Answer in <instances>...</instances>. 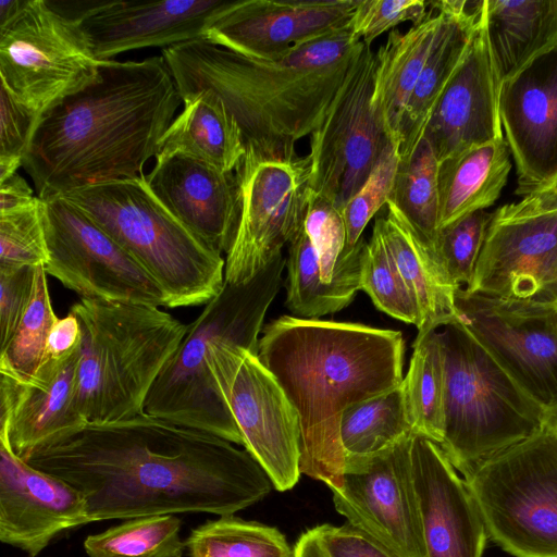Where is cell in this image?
Segmentation results:
<instances>
[{
    "label": "cell",
    "instance_id": "cell-1",
    "mask_svg": "<svg viewBox=\"0 0 557 557\" xmlns=\"http://www.w3.org/2000/svg\"><path fill=\"white\" fill-rule=\"evenodd\" d=\"M26 462L78 490L89 523L186 512L234 515L273 487L246 449L146 412L88 423Z\"/></svg>",
    "mask_w": 557,
    "mask_h": 557
},
{
    "label": "cell",
    "instance_id": "cell-2",
    "mask_svg": "<svg viewBox=\"0 0 557 557\" xmlns=\"http://www.w3.org/2000/svg\"><path fill=\"white\" fill-rule=\"evenodd\" d=\"M182 102L162 55L101 61L96 81L40 116L22 166L44 201L141 176Z\"/></svg>",
    "mask_w": 557,
    "mask_h": 557
},
{
    "label": "cell",
    "instance_id": "cell-3",
    "mask_svg": "<svg viewBox=\"0 0 557 557\" xmlns=\"http://www.w3.org/2000/svg\"><path fill=\"white\" fill-rule=\"evenodd\" d=\"M364 44L349 24L269 59L205 38L162 50L186 103L208 90L237 124L246 150L295 152L322 123Z\"/></svg>",
    "mask_w": 557,
    "mask_h": 557
},
{
    "label": "cell",
    "instance_id": "cell-4",
    "mask_svg": "<svg viewBox=\"0 0 557 557\" xmlns=\"http://www.w3.org/2000/svg\"><path fill=\"white\" fill-rule=\"evenodd\" d=\"M404 352L403 334L394 330L294 315L265 325L257 355L298 413L301 474L330 490L339 485L342 414L399 386Z\"/></svg>",
    "mask_w": 557,
    "mask_h": 557
},
{
    "label": "cell",
    "instance_id": "cell-5",
    "mask_svg": "<svg viewBox=\"0 0 557 557\" xmlns=\"http://www.w3.org/2000/svg\"><path fill=\"white\" fill-rule=\"evenodd\" d=\"M77 404L88 423L145 412L147 397L188 325L154 306L81 298Z\"/></svg>",
    "mask_w": 557,
    "mask_h": 557
},
{
    "label": "cell",
    "instance_id": "cell-6",
    "mask_svg": "<svg viewBox=\"0 0 557 557\" xmlns=\"http://www.w3.org/2000/svg\"><path fill=\"white\" fill-rule=\"evenodd\" d=\"M117 242L156 281L168 308L207 305L225 282V260L177 221L144 175L61 196Z\"/></svg>",
    "mask_w": 557,
    "mask_h": 557
},
{
    "label": "cell",
    "instance_id": "cell-7",
    "mask_svg": "<svg viewBox=\"0 0 557 557\" xmlns=\"http://www.w3.org/2000/svg\"><path fill=\"white\" fill-rule=\"evenodd\" d=\"M444 357V437L440 444L466 479L541 431L547 411L534 401L459 322L438 332Z\"/></svg>",
    "mask_w": 557,
    "mask_h": 557
},
{
    "label": "cell",
    "instance_id": "cell-8",
    "mask_svg": "<svg viewBox=\"0 0 557 557\" xmlns=\"http://www.w3.org/2000/svg\"><path fill=\"white\" fill-rule=\"evenodd\" d=\"M465 480L495 544L515 557H557V436L546 423Z\"/></svg>",
    "mask_w": 557,
    "mask_h": 557
},
{
    "label": "cell",
    "instance_id": "cell-9",
    "mask_svg": "<svg viewBox=\"0 0 557 557\" xmlns=\"http://www.w3.org/2000/svg\"><path fill=\"white\" fill-rule=\"evenodd\" d=\"M77 22L47 0H23L0 27L1 85L40 116L99 76Z\"/></svg>",
    "mask_w": 557,
    "mask_h": 557
},
{
    "label": "cell",
    "instance_id": "cell-10",
    "mask_svg": "<svg viewBox=\"0 0 557 557\" xmlns=\"http://www.w3.org/2000/svg\"><path fill=\"white\" fill-rule=\"evenodd\" d=\"M239 220L225 282L244 284L283 255L300 232L311 196V162L296 152L246 150L235 170Z\"/></svg>",
    "mask_w": 557,
    "mask_h": 557
},
{
    "label": "cell",
    "instance_id": "cell-11",
    "mask_svg": "<svg viewBox=\"0 0 557 557\" xmlns=\"http://www.w3.org/2000/svg\"><path fill=\"white\" fill-rule=\"evenodd\" d=\"M468 292L557 304V197L548 190L499 207Z\"/></svg>",
    "mask_w": 557,
    "mask_h": 557
},
{
    "label": "cell",
    "instance_id": "cell-12",
    "mask_svg": "<svg viewBox=\"0 0 557 557\" xmlns=\"http://www.w3.org/2000/svg\"><path fill=\"white\" fill-rule=\"evenodd\" d=\"M47 274L81 298L168 307L150 274L108 233L62 197L42 200Z\"/></svg>",
    "mask_w": 557,
    "mask_h": 557
},
{
    "label": "cell",
    "instance_id": "cell-13",
    "mask_svg": "<svg viewBox=\"0 0 557 557\" xmlns=\"http://www.w3.org/2000/svg\"><path fill=\"white\" fill-rule=\"evenodd\" d=\"M376 59L364 45L322 123L310 135L311 190L338 210L392 144L372 107Z\"/></svg>",
    "mask_w": 557,
    "mask_h": 557
},
{
    "label": "cell",
    "instance_id": "cell-14",
    "mask_svg": "<svg viewBox=\"0 0 557 557\" xmlns=\"http://www.w3.org/2000/svg\"><path fill=\"white\" fill-rule=\"evenodd\" d=\"M458 321L547 412L557 407V304L505 300L458 288Z\"/></svg>",
    "mask_w": 557,
    "mask_h": 557
},
{
    "label": "cell",
    "instance_id": "cell-15",
    "mask_svg": "<svg viewBox=\"0 0 557 557\" xmlns=\"http://www.w3.org/2000/svg\"><path fill=\"white\" fill-rule=\"evenodd\" d=\"M409 436L388 450L344 462L335 509L400 557H426Z\"/></svg>",
    "mask_w": 557,
    "mask_h": 557
},
{
    "label": "cell",
    "instance_id": "cell-16",
    "mask_svg": "<svg viewBox=\"0 0 557 557\" xmlns=\"http://www.w3.org/2000/svg\"><path fill=\"white\" fill-rule=\"evenodd\" d=\"M498 106L517 195L545 189L557 176V45L500 84Z\"/></svg>",
    "mask_w": 557,
    "mask_h": 557
},
{
    "label": "cell",
    "instance_id": "cell-17",
    "mask_svg": "<svg viewBox=\"0 0 557 557\" xmlns=\"http://www.w3.org/2000/svg\"><path fill=\"white\" fill-rule=\"evenodd\" d=\"M79 358L81 348L48 357L26 380L0 373V442L20 459L27 461L88 424L77 404Z\"/></svg>",
    "mask_w": 557,
    "mask_h": 557
},
{
    "label": "cell",
    "instance_id": "cell-18",
    "mask_svg": "<svg viewBox=\"0 0 557 557\" xmlns=\"http://www.w3.org/2000/svg\"><path fill=\"white\" fill-rule=\"evenodd\" d=\"M359 0L227 1L205 39L250 58L269 59L349 24Z\"/></svg>",
    "mask_w": 557,
    "mask_h": 557
},
{
    "label": "cell",
    "instance_id": "cell-19",
    "mask_svg": "<svg viewBox=\"0 0 557 557\" xmlns=\"http://www.w3.org/2000/svg\"><path fill=\"white\" fill-rule=\"evenodd\" d=\"M224 0L101 1L69 17L75 20L100 61L146 47H172L205 38Z\"/></svg>",
    "mask_w": 557,
    "mask_h": 557
},
{
    "label": "cell",
    "instance_id": "cell-20",
    "mask_svg": "<svg viewBox=\"0 0 557 557\" xmlns=\"http://www.w3.org/2000/svg\"><path fill=\"white\" fill-rule=\"evenodd\" d=\"M89 523L84 495L0 442V541L29 557L65 530Z\"/></svg>",
    "mask_w": 557,
    "mask_h": 557
},
{
    "label": "cell",
    "instance_id": "cell-21",
    "mask_svg": "<svg viewBox=\"0 0 557 557\" xmlns=\"http://www.w3.org/2000/svg\"><path fill=\"white\" fill-rule=\"evenodd\" d=\"M411 468L426 557H482L488 534L481 510L441 446L414 434Z\"/></svg>",
    "mask_w": 557,
    "mask_h": 557
},
{
    "label": "cell",
    "instance_id": "cell-22",
    "mask_svg": "<svg viewBox=\"0 0 557 557\" xmlns=\"http://www.w3.org/2000/svg\"><path fill=\"white\" fill-rule=\"evenodd\" d=\"M498 96L499 83L492 62L482 10L467 53L424 128L423 137L438 162L504 137Z\"/></svg>",
    "mask_w": 557,
    "mask_h": 557
},
{
    "label": "cell",
    "instance_id": "cell-23",
    "mask_svg": "<svg viewBox=\"0 0 557 557\" xmlns=\"http://www.w3.org/2000/svg\"><path fill=\"white\" fill-rule=\"evenodd\" d=\"M145 181L159 202L197 238L227 253L239 220V187L234 172L172 153L156 157Z\"/></svg>",
    "mask_w": 557,
    "mask_h": 557
},
{
    "label": "cell",
    "instance_id": "cell-24",
    "mask_svg": "<svg viewBox=\"0 0 557 557\" xmlns=\"http://www.w3.org/2000/svg\"><path fill=\"white\" fill-rule=\"evenodd\" d=\"M434 11L406 32L391 30L375 52L372 107L397 152L405 110L446 22L444 12Z\"/></svg>",
    "mask_w": 557,
    "mask_h": 557
},
{
    "label": "cell",
    "instance_id": "cell-25",
    "mask_svg": "<svg viewBox=\"0 0 557 557\" xmlns=\"http://www.w3.org/2000/svg\"><path fill=\"white\" fill-rule=\"evenodd\" d=\"M430 3L445 13L446 22L405 110L398 156L413 150L423 137L441 95L467 53L481 18L484 0Z\"/></svg>",
    "mask_w": 557,
    "mask_h": 557
},
{
    "label": "cell",
    "instance_id": "cell-26",
    "mask_svg": "<svg viewBox=\"0 0 557 557\" xmlns=\"http://www.w3.org/2000/svg\"><path fill=\"white\" fill-rule=\"evenodd\" d=\"M385 243L407 287L419 305L422 324L418 335L458 321L455 293L436 253L418 236L404 214L391 202L377 216Z\"/></svg>",
    "mask_w": 557,
    "mask_h": 557
},
{
    "label": "cell",
    "instance_id": "cell-27",
    "mask_svg": "<svg viewBox=\"0 0 557 557\" xmlns=\"http://www.w3.org/2000/svg\"><path fill=\"white\" fill-rule=\"evenodd\" d=\"M483 21L499 87L557 45V0H484Z\"/></svg>",
    "mask_w": 557,
    "mask_h": 557
},
{
    "label": "cell",
    "instance_id": "cell-28",
    "mask_svg": "<svg viewBox=\"0 0 557 557\" xmlns=\"http://www.w3.org/2000/svg\"><path fill=\"white\" fill-rule=\"evenodd\" d=\"M510 170V150L504 137L440 162V228L492 206L505 187Z\"/></svg>",
    "mask_w": 557,
    "mask_h": 557
},
{
    "label": "cell",
    "instance_id": "cell-29",
    "mask_svg": "<svg viewBox=\"0 0 557 557\" xmlns=\"http://www.w3.org/2000/svg\"><path fill=\"white\" fill-rule=\"evenodd\" d=\"M245 152L237 124L222 101L205 90L184 103L162 136L156 157L182 153L222 172H234Z\"/></svg>",
    "mask_w": 557,
    "mask_h": 557
},
{
    "label": "cell",
    "instance_id": "cell-30",
    "mask_svg": "<svg viewBox=\"0 0 557 557\" xmlns=\"http://www.w3.org/2000/svg\"><path fill=\"white\" fill-rule=\"evenodd\" d=\"M285 306L296 318L319 319L347 307L360 290V273L330 283L321 278L318 253L305 225L288 244Z\"/></svg>",
    "mask_w": 557,
    "mask_h": 557
},
{
    "label": "cell",
    "instance_id": "cell-31",
    "mask_svg": "<svg viewBox=\"0 0 557 557\" xmlns=\"http://www.w3.org/2000/svg\"><path fill=\"white\" fill-rule=\"evenodd\" d=\"M412 435L403 383L382 395L348 407L341 418L339 440L344 462L370 458Z\"/></svg>",
    "mask_w": 557,
    "mask_h": 557
},
{
    "label": "cell",
    "instance_id": "cell-32",
    "mask_svg": "<svg viewBox=\"0 0 557 557\" xmlns=\"http://www.w3.org/2000/svg\"><path fill=\"white\" fill-rule=\"evenodd\" d=\"M403 388L414 434L441 444L444 437L445 371L437 330L417 335Z\"/></svg>",
    "mask_w": 557,
    "mask_h": 557
},
{
    "label": "cell",
    "instance_id": "cell-33",
    "mask_svg": "<svg viewBox=\"0 0 557 557\" xmlns=\"http://www.w3.org/2000/svg\"><path fill=\"white\" fill-rule=\"evenodd\" d=\"M438 165L440 162L431 145L422 137L413 150L398 156V165L388 200L404 214L420 239L435 253L440 228Z\"/></svg>",
    "mask_w": 557,
    "mask_h": 557
},
{
    "label": "cell",
    "instance_id": "cell-34",
    "mask_svg": "<svg viewBox=\"0 0 557 557\" xmlns=\"http://www.w3.org/2000/svg\"><path fill=\"white\" fill-rule=\"evenodd\" d=\"M185 546L188 557H295V548L278 529L234 515L193 529Z\"/></svg>",
    "mask_w": 557,
    "mask_h": 557
},
{
    "label": "cell",
    "instance_id": "cell-35",
    "mask_svg": "<svg viewBox=\"0 0 557 557\" xmlns=\"http://www.w3.org/2000/svg\"><path fill=\"white\" fill-rule=\"evenodd\" d=\"M181 520L175 515L127 519L84 541L88 557H182Z\"/></svg>",
    "mask_w": 557,
    "mask_h": 557
},
{
    "label": "cell",
    "instance_id": "cell-36",
    "mask_svg": "<svg viewBox=\"0 0 557 557\" xmlns=\"http://www.w3.org/2000/svg\"><path fill=\"white\" fill-rule=\"evenodd\" d=\"M58 320L47 273L37 267L30 304L12 337L0 347V373L20 380L32 377L47 359L49 336Z\"/></svg>",
    "mask_w": 557,
    "mask_h": 557
},
{
    "label": "cell",
    "instance_id": "cell-37",
    "mask_svg": "<svg viewBox=\"0 0 557 557\" xmlns=\"http://www.w3.org/2000/svg\"><path fill=\"white\" fill-rule=\"evenodd\" d=\"M360 289L370 296L381 311L414 324L418 330L421 327L419 305L396 267L377 218L362 257Z\"/></svg>",
    "mask_w": 557,
    "mask_h": 557
},
{
    "label": "cell",
    "instance_id": "cell-38",
    "mask_svg": "<svg viewBox=\"0 0 557 557\" xmlns=\"http://www.w3.org/2000/svg\"><path fill=\"white\" fill-rule=\"evenodd\" d=\"M305 230L318 253L321 278L324 283L361 272L367 242L363 239L356 252L343 261L346 230L341 211L329 200L311 190L305 220Z\"/></svg>",
    "mask_w": 557,
    "mask_h": 557
},
{
    "label": "cell",
    "instance_id": "cell-39",
    "mask_svg": "<svg viewBox=\"0 0 557 557\" xmlns=\"http://www.w3.org/2000/svg\"><path fill=\"white\" fill-rule=\"evenodd\" d=\"M492 216L493 213L479 210L438 230L437 259L455 287L470 285Z\"/></svg>",
    "mask_w": 557,
    "mask_h": 557
},
{
    "label": "cell",
    "instance_id": "cell-40",
    "mask_svg": "<svg viewBox=\"0 0 557 557\" xmlns=\"http://www.w3.org/2000/svg\"><path fill=\"white\" fill-rule=\"evenodd\" d=\"M397 165L398 152L389 144L361 188L339 210L346 230L343 261L352 257L364 239L362 233L366 226L387 205Z\"/></svg>",
    "mask_w": 557,
    "mask_h": 557
},
{
    "label": "cell",
    "instance_id": "cell-41",
    "mask_svg": "<svg viewBox=\"0 0 557 557\" xmlns=\"http://www.w3.org/2000/svg\"><path fill=\"white\" fill-rule=\"evenodd\" d=\"M47 261L42 200L0 213V268H37Z\"/></svg>",
    "mask_w": 557,
    "mask_h": 557
},
{
    "label": "cell",
    "instance_id": "cell-42",
    "mask_svg": "<svg viewBox=\"0 0 557 557\" xmlns=\"http://www.w3.org/2000/svg\"><path fill=\"white\" fill-rule=\"evenodd\" d=\"M0 181L16 173L29 148L40 115L0 87Z\"/></svg>",
    "mask_w": 557,
    "mask_h": 557
},
{
    "label": "cell",
    "instance_id": "cell-43",
    "mask_svg": "<svg viewBox=\"0 0 557 557\" xmlns=\"http://www.w3.org/2000/svg\"><path fill=\"white\" fill-rule=\"evenodd\" d=\"M429 4L422 0H359L349 26L357 38L371 47L379 36L403 23L422 22L429 14Z\"/></svg>",
    "mask_w": 557,
    "mask_h": 557
},
{
    "label": "cell",
    "instance_id": "cell-44",
    "mask_svg": "<svg viewBox=\"0 0 557 557\" xmlns=\"http://www.w3.org/2000/svg\"><path fill=\"white\" fill-rule=\"evenodd\" d=\"M36 269L0 268V347L12 337L30 304Z\"/></svg>",
    "mask_w": 557,
    "mask_h": 557
},
{
    "label": "cell",
    "instance_id": "cell-45",
    "mask_svg": "<svg viewBox=\"0 0 557 557\" xmlns=\"http://www.w3.org/2000/svg\"><path fill=\"white\" fill-rule=\"evenodd\" d=\"M327 557H400L362 529L346 522L312 528Z\"/></svg>",
    "mask_w": 557,
    "mask_h": 557
},
{
    "label": "cell",
    "instance_id": "cell-46",
    "mask_svg": "<svg viewBox=\"0 0 557 557\" xmlns=\"http://www.w3.org/2000/svg\"><path fill=\"white\" fill-rule=\"evenodd\" d=\"M82 346V329L76 315L69 313L59 318L48 341V357H64L79 349Z\"/></svg>",
    "mask_w": 557,
    "mask_h": 557
},
{
    "label": "cell",
    "instance_id": "cell-47",
    "mask_svg": "<svg viewBox=\"0 0 557 557\" xmlns=\"http://www.w3.org/2000/svg\"><path fill=\"white\" fill-rule=\"evenodd\" d=\"M38 199L28 183L17 173L0 181V213L28 207Z\"/></svg>",
    "mask_w": 557,
    "mask_h": 557
},
{
    "label": "cell",
    "instance_id": "cell-48",
    "mask_svg": "<svg viewBox=\"0 0 557 557\" xmlns=\"http://www.w3.org/2000/svg\"><path fill=\"white\" fill-rule=\"evenodd\" d=\"M295 557H327L323 552L313 529L305 531L294 545Z\"/></svg>",
    "mask_w": 557,
    "mask_h": 557
},
{
    "label": "cell",
    "instance_id": "cell-49",
    "mask_svg": "<svg viewBox=\"0 0 557 557\" xmlns=\"http://www.w3.org/2000/svg\"><path fill=\"white\" fill-rule=\"evenodd\" d=\"M23 0L0 1V27L5 25L20 10Z\"/></svg>",
    "mask_w": 557,
    "mask_h": 557
},
{
    "label": "cell",
    "instance_id": "cell-50",
    "mask_svg": "<svg viewBox=\"0 0 557 557\" xmlns=\"http://www.w3.org/2000/svg\"><path fill=\"white\" fill-rule=\"evenodd\" d=\"M546 424L557 436V407L547 412Z\"/></svg>",
    "mask_w": 557,
    "mask_h": 557
},
{
    "label": "cell",
    "instance_id": "cell-51",
    "mask_svg": "<svg viewBox=\"0 0 557 557\" xmlns=\"http://www.w3.org/2000/svg\"><path fill=\"white\" fill-rule=\"evenodd\" d=\"M543 190H548L557 197V176L552 184Z\"/></svg>",
    "mask_w": 557,
    "mask_h": 557
}]
</instances>
